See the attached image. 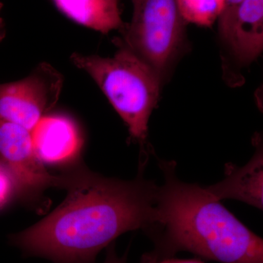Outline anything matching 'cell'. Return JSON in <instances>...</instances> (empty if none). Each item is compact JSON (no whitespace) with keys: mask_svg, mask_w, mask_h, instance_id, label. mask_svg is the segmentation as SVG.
Instances as JSON below:
<instances>
[{"mask_svg":"<svg viewBox=\"0 0 263 263\" xmlns=\"http://www.w3.org/2000/svg\"><path fill=\"white\" fill-rule=\"evenodd\" d=\"M63 202L37 224L12 235L29 256L53 263H95L100 251L131 230L153 223L159 186L139 175L133 181L79 168L65 175Z\"/></svg>","mask_w":263,"mask_h":263,"instance_id":"cell-1","label":"cell"},{"mask_svg":"<svg viewBox=\"0 0 263 263\" xmlns=\"http://www.w3.org/2000/svg\"><path fill=\"white\" fill-rule=\"evenodd\" d=\"M164 183L159 186L153 223L146 233L150 253L159 258L188 252L221 263H263V240L238 220L205 187L181 181L176 163L160 162Z\"/></svg>","mask_w":263,"mask_h":263,"instance_id":"cell-2","label":"cell"},{"mask_svg":"<svg viewBox=\"0 0 263 263\" xmlns=\"http://www.w3.org/2000/svg\"><path fill=\"white\" fill-rule=\"evenodd\" d=\"M71 60L94 79L132 138L144 144L150 116L160 96V76L124 46L113 57L75 53Z\"/></svg>","mask_w":263,"mask_h":263,"instance_id":"cell-3","label":"cell"},{"mask_svg":"<svg viewBox=\"0 0 263 263\" xmlns=\"http://www.w3.org/2000/svg\"><path fill=\"white\" fill-rule=\"evenodd\" d=\"M133 14L123 46L160 76L181 43L183 21L176 0H132Z\"/></svg>","mask_w":263,"mask_h":263,"instance_id":"cell-4","label":"cell"},{"mask_svg":"<svg viewBox=\"0 0 263 263\" xmlns=\"http://www.w3.org/2000/svg\"><path fill=\"white\" fill-rule=\"evenodd\" d=\"M63 77L43 62L22 80L0 84V119L32 130L56 105Z\"/></svg>","mask_w":263,"mask_h":263,"instance_id":"cell-5","label":"cell"},{"mask_svg":"<svg viewBox=\"0 0 263 263\" xmlns=\"http://www.w3.org/2000/svg\"><path fill=\"white\" fill-rule=\"evenodd\" d=\"M0 157L24 196H36L51 186L63 188L65 176H53L46 171L34 153L31 131L1 119Z\"/></svg>","mask_w":263,"mask_h":263,"instance_id":"cell-6","label":"cell"},{"mask_svg":"<svg viewBox=\"0 0 263 263\" xmlns=\"http://www.w3.org/2000/svg\"><path fill=\"white\" fill-rule=\"evenodd\" d=\"M219 28L238 61L254 62L263 50V0H243Z\"/></svg>","mask_w":263,"mask_h":263,"instance_id":"cell-7","label":"cell"},{"mask_svg":"<svg viewBox=\"0 0 263 263\" xmlns=\"http://www.w3.org/2000/svg\"><path fill=\"white\" fill-rule=\"evenodd\" d=\"M31 137L34 153L43 163L70 162L82 147L79 128L65 116H45L31 130Z\"/></svg>","mask_w":263,"mask_h":263,"instance_id":"cell-8","label":"cell"},{"mask_svg":"<svg viewBox=\"0 0 263 263\" xmlns=\"http://www.w3.org/2000/svg\"><path fill=\"white\" fill-rule=\"evenodd\" d=\"M226 177L206 188L220 201L223 199L240 200L262 210L263 206V152L259 145L252 158L243 167L226 165Z\"/></svg>","mask_w":263,"mask_h":263,"instance_id":"cell-9","label":"cell"},{"mask_svg":"<svg viewBox=\"0 0 263 263\" xmlns=\"http://www.w3.org/2000/svg\"><path fill=\"white\" fill-rule=\"evenodd\" d=\"M55 6L76 23L108 34L124 29L119 0H52Z\"/></svg>","mask_w":263,"mask_h":263,"instance_id":"cell-10","label":"cell"},{"mask_svg":"<svg viewBox=\"0 0 263 263\" xmlns=\"http://www.w3.org/2000/svg\"><path fill=\"white\" fill-rule=\"evenodd\" d=\"M183 21L210 27L219 18L224 0H176Z\"/></svg>","mask_w":263,"mask_h":263,"instance_id":"cell-11","label":"cell"},{"mask_svg":"<svg viewBox=\"0 0 263 263\" xmlns=\"http://www.w3.org/2000/svg\"><path fill=\"white\" fill-rule=\"evenodd\" d=\"M13 180L5 166L0 164V206L4 205L13 188Z\"/></svg>","mask_w":263,"mask_h":263,"instance_id":"cell-12","label":"cell"},{"mask_svg":"<svg viewBox=\"0 0 263 263\" xmlns=\"http://www.w3.org/2000/svg\"><path fill=\"white\" fill-rule=\"evenodd\" d=\"M141 263H204L201 259H181L173 257L159 258L150 253L143 254Z\"/></svg>","mask_w":263,"mask_h":263,"instance_id":"cell-13","label":"cell"},{"mask_svg":"<svg viewBox=\"0 0 263 263\" xmlns=\"http://www.w3.org/2000/svg\"><path fill=\"white\" fill-rule=\"evenodd\" d=\"M243 0H224V8L219 17V26L226 23L233 14V11Z\"/></svg>","mask_w":263,"mask_h":263,"instance_id":"cell-14","label":"cell"},{"mask_svg":"<svg viewBox=\"0 0 263 263\" xmlns=\"http://www.w3.org/2000/svg\"><path fill=\"white\" fill-rule=\"evenodd\" d=\"M127 252L124 254L122 257H119L115 251L114 243H111L108 247L106 257L103 263H127Z\"/></svg>","mask_w":263,"mask_h":263,"instance_id":"cell-15","label":"cell"},{"mask_svg":"<svg viewBox=\"0 0 263 263\" xmlns=\"http://www.w3.org/2000/svg\"><path fill=\"white\" fill-rule=\"evenodd\" d=\"M5 35H6V27H5V21L0 16V42L3 41Z\"/></svg>","mask_w":263,"mask_h":263,"instance_id":"cell-16","label":"cell"},{"mask_svg":"<svg viewBox=\"0 0 263 263\" xmlns=\"http://www.w3.org/2000/svg\"><path fill=\"white\" fill-rule=\"evenodd\" d=\"M3 4L0 2V13H1L2 10H3Z\"/></svg>","mask_w":263,"mask_h":263,"instance_id":"cell-17","label":"cell"}]
</instances>
